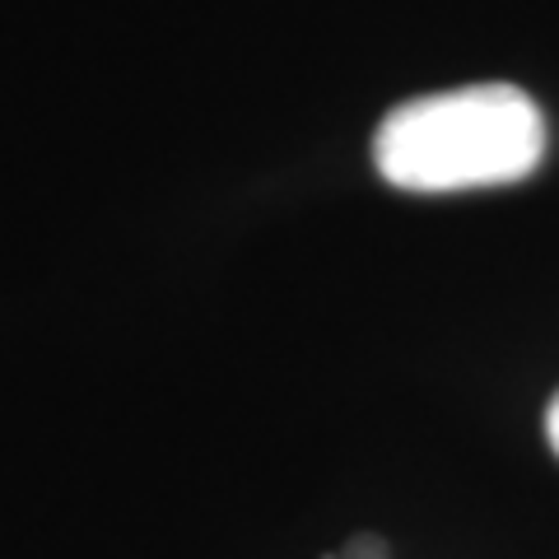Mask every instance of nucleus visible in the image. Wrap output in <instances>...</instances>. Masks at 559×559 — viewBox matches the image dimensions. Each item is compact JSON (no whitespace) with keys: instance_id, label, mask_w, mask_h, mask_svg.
<instances>
[{"instance_id":"1","label":"nucleus","mask_w":559,"mask_h":559,"mask_svg":"<svg viewBox=\"0 0 559 559\" xmlns=\"http://www.w3.org/2000/svg\"><path fill=\"white\" fill-rule=\"evenodd\" d=\"M546 159V117L513 84L425 94L392 108L373 135L382 182L419 197L509 187Z\"/></svg>"},{"instance_id":"2","label":"nucleus","mask_w":559,"mask_h":559,"mask_svg":"<svg viewBox=\"0 0 559 559\" xmlns=\"http://www.w3.org/2000/svg\"><path fill=\"white\" fill-rule=\"evenodd\" d=\"M322 559H388V540L382 536H349L336 555H322Z\"/></svg>"},{"instance_id":"3","label":"nucleus","mask_w":559,"mask_h":559,"mask_svg":"<svg viewBox=\"0 0 559 559\" xmlns=\"http://www.w3.org/2000/svg\"><path fill=\"white\" fill-rule=\"evenodd\" d=\"M546 439H550V448L559 452V396L550 401V411H546Z\"/></svg>"}]
</instances>
